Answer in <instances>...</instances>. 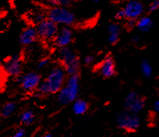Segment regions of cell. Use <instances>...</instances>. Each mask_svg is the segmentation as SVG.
Wrapping results in <instances>:
<instances>
[{
    "instance_id": "cell-30",
    "label": "cell",
    "mask_w": 159,
    "mask_h": 137,
    "mask_svg": "<svg viewBox=\"0 0 159 137\" xmlns=\"http://www.w3.org/2000/svg\"><path fill=\"white\" fill-rule=\"evenodd\" d=\"M153 108L154 110H155V112H159V101L158 100H157V101H155V103H154L153 104Z\"/></svg>"
},
{
    "instance_id": "cell-16",
    "label": "cell",
    "mask_w": 159,
    "mask_h": 137,
    "mask_svg": "<svg viewBox=\"0 0 159 137\" xmlns=\"http://www.w3.org/2000/svg\"><path fill=\"white\" fill-rule=\"evenodd\" d=\"M73 102L74 103L72 105V111L77 115L84 114L89 109V104L85 100L77 99Z\"/></svg>"
},
{
    "instance_id": "cell-23",
    "label": "cell",
    "mask_w": 159,
    "mask_h": 137,
    "mask_svg": "<svg viewBox=\"0 0 159 137\" xmlns=\"http://www.w3.org/2000/svg\"><path fill=\"white\" fill-rule=\"evenodd\" d=\"M159 7V1L158 0H152L148 7V13H153L157 11Z\"/></svg>"
},
{
    "instance_id": "cell-29",
    "label": "cell",
    "mask_w": 159,
    "mask_h": 137,
    "mask_svg": "<svg viewBox=\"0 0 159 137\" xmlns=\"http://www.w3.org/2000/svg\"><path fill=\"white\" fill-rule=\"evenodd\" d=\"M131 42H132V44L137 45L140 42V38L138 36H134V37L131 38Z\"/></svg>"
},
{
    "instance_id": "cell-9",
    "label": "cell",
    "mask_w": 159,
    "mask_h": 137,
    "mask_svg": "<svg viewBox=\"0 0 159 137\" xmlns=\"http://www.w3.org/2000/svg\"><path fill=\"white\" fill-rule=\"evenodd\" d=\"M122 9L125 20H137L144 13L145 6L140 0H130Z\"/></svg>"
},
{
    "instance_id": "cell-4",
    "label": "cell",
    "mask_w": 159,
    "mask_h": 137,
    "mask_svg": "<svg viewBox=\"0 0 159 137\" xmlns=\"http://www.w3.org/2000/svg\"><path fill=\"white\" fill-rule=\"evenodd\" d=\"M46 17L57 24L70 26L75 22V15L65 7H52L46 13Z\"/></svg>"
},
{
    "instance_id": "cell-21",
    "label": "cell",
    "mask_w": 159,
    "mask_h": 137,
    "mask_svg": "<svg viewBox=\"0 0 159 137\" xmlns=\"http://www.w3.org/2000/svg\"><path fill=\"white\" fill-rule=\"evenodd\" d=\"M46 18L47 17H46V13H44V12H36V13H34L32 15L31 20L33 23L37 25L38 24H40L41 22L45 20Z\"/></svg>"
},
{
    "instance_id": "cell-17",
    "label": "cell",
    "mask_w": 159,
    "mask_h": 137,
    "mask_svg": "<svg viewBox=\"0 0 159 137\" xmlns=\"http://www.w3.org/2000/svg\"><path fill=\"white\" fill-rule=\"evenodd\" d=\"M15 108H16V104L14 102H8L6 103L5 104L3 105L2 108H1V111H0V114L3 118H8L11 114H13V113L15 111Z\"/></svg>"
},
{
    "instance_id": "cell-10",
    "label": "cell",
    "mask_w": 159,
    "mask_h": 137,
    "mask_svg": "<svg viewBox=\"0 0 159 137\" xmlns=\"http://www.w3.org/2000/svg\"><path fill=\"white\" fill-rule=\"evenodd\" d=\"M22 61L23 59L20 55H15L9 56L5 60V70L7 75L18 78L22 73Z\"/></svg>"
},
{
    "instance_id": "cell-14",
    "label": "cell",
    "mask_w": 159,
    "mask_h": 137,
    "mask_svg": "<svg viewBox=\"0 0 159 137\" xmlns=\"http://www.w3.org/2000/svg\"><path fill=\"white\" fill-rule=\"evenodd\" d=\"M108 41L112 46H115L120 41V26L117 23L110 24L108 28Z\"/></svg>"
},
{
    "instance_id": "cell-32",
    "label": "cell",
    "mask_w": 159,
    "mask_h": 137,
    "mask_svg": "<svg viewBox=\"0 0 159 137\" xmlns=\"http://www.w3.org/2000/svg\"><path fill=\"white\" fill-rule=\"evenodd\" d=\"M90 1H92V2H94V3H97V2H99L100 0H90Z\"/></svg>"
},
{
    "instance_id": "cell-7",
    "label": "cell",
    "mask_w": 159,
    "mask_h": 137,
    "mask_svg": "<svg viewBox=\"0 0 159 137\" xmlns=\"http://www.w3.org/2000/svg\"><path fill=\"white\" fill-rule=\"evenodd\" d=\"M146 104V99L144 96L135 91L130 92L125 99L124 105L126 111L137 114L142 111Z\"/></svg>"
},
{
    "instance_id": "cell-24",
    "label": "cell",
    "mask_w": 159,
    "mask_h": 137,
    "mask_svg": "<svg viewBox=\"0 0 159 137\" xmlns=\"http://www.w3.org/2000/svg\"><path fill=\"white\" fill-rule=\"evenodd\" d=\"M49 61H50V59L47 58V57L41 59L40 61H38V64H37L38 69H42V68H44V67H46L47 65L49 64Z\"/></svg>"
},
{
    "instance_id": "cell-18",
    "label": "cell",
    "mask_w": 159,
    "mask_h": 137,
    "mask_svg": "<svg viewBox=\"0 0 159 137\" xmlns=\"http://www.w3.org/2000/svg\"><path fill=\"white\" fill-rule=\"evenodd\" d=\"M20 122L24 125H26V126L30 125L35 120V114L32 110L24 111L20 117Z\"/></svg>"
},
{
    "instance_id": "cell-12",
    "label": "cell",
    "mask_w": 159,
    "mask_h": 137,
    "mask_svg": "<svg viewBox=\"0 0 159 137\" xmlns=\"http://www.w3.org/2000/svg\"><path fill=\"white\" fill-rule=\"evenodd\" d=\"M73 41V33L68 26H63L58 30L57 34L52 40L56 46L59 48L68 46Z\"/></svg>"
},
{
    "instance_id": "cell-13",
    "label": "cell",
    "mask_w": 159,
    "mask_h": 137,
    "mask_svg": "<svg viewBox=\"0 0 159 137\" xmlns=\"http://www.w3.org/2000/svg\"><path fill=\"white\" fill-rule=\"evenodd\" d=\"M38 39L36 29L34 27H28L24 29L19 36V41L22 46H30L35 43Z\"/></svg>"
},
{
    "instance_id": "cell-15",
    "label": "cell",
    "mask_w": 159,
    "mask_h": 137,
    "mask_svg": "<svg viewBox=\"0 0 159 137\" xmlns=\"http://www.w3.org/2000/svg\"><path fill=\"white\" fill-rule=\"evenodd\" d=\"M153 26L152 19L148 15L139 17L136 21V27L142 33L148 32Z\"/></svg>"
},
{
    "instance_id": "cell-20",
    "label": "cell",
    "mask_w": 159,
    "mask_h": 137,
    "mask_svg": "<svg viewBox=\"0 0 159 137\" xmlns=\"http://www.w3.org/2000/svg\"><path fill=\"white\" fill-rule=\"evenodd\" d=\"M52 7H67L71 4V0H46Z\"/></svg>"
},
{
    "instance_id": "cell-31",
    "label": "cell",
    "mask_w": 159,
    "mask_h": 137,
    "mask_svg": "<svg viewBox=\"0 0 159 137\" xmlns=\"http://www.w3.org/2000/svg\"><path fill=\"white\" fill-rule=\"evenodd\" d=\"M41 137H52V135L51 134H49V133H47V134L43 135H42V136H41Z\"/></svg>"
},
{
    "instance_id": "cell-19",
    "label": "cell",
    "mask_w": 159,
    "mask_h": 137,
    "mask_svg": "<svg viewBox=\"0 0 159 137\" xmlns=\"http://www.w3.org/2000/svg\"><path fill=\"white\" fill-rule=\"evenodd\" d=\"M141 71L145 77L150 78L152 76V67L151 66L150 62L148 60H143L141 62Z\"/></svg>"
},
{
    "instance_id": "cell-5",
    "label": "cell",
    "mask_w": 159,
    "mask_h": 137,
    "mask_svg": "<svg viewBox=\"0 0 159 137\" xmlns=\"http://www.w3.org/2000/svg\"><path fill=\"white\" fill-rule=\"evenodd\" d=\"M141 120L136 114L128 111L119 114L117 118V126L120 129L126 132H135L139 128Z\"/></svg>"
},
{
    "instance_id": "cell-27",
    "label": "cell",
    "mask_w": 159,
    "mask_h": 137,
    "mask_svg": "<svg viewBox=\"0 0 159 137\" xmlns=\"http://www.w3.org/2000/svg\"><path fill=\"white\" fill-rule=\"evenodd\" d=\"M94 61V57L91 55H88L84 60V64L87 65V66H89V65H92Z\"/></svg>"
},
{
    "instance_id": "cell-28",
    "label": "cell",
    "mask_w": 159,
    "mask_h": 137,
    "mask_svg": "<svg viewBox=\"0 0 159 137\" xmlns=\"http://www.w3.org/2000/svg\"><path fill=\"white\" fill-rule=\"evenodd\" d=\"M25 135V130L24 129H19L17 131L15 132L13 137H24Z\"/></svg>"
},
{
    "instance_id": "cell-1",
    "label": "cell",
    "mask_w": 159,
    "mask_h": 137,
    "mask_svg": "<svg viewBox=\"0 0 159 137\" xmlns=\"http://www.w3.org/2000/svg\"><path fill=\"white\" fill-rule=\"evenodd\" d=\"M67 73L61 65L53 67L44 81H41L34 93L36 96L41 97L57 93L67 80Z\"/></svg>"
},
{
    "instance_id": "cell-26",
    "label": "cell",
    "mask_w": 159,
    "mask_h": 137,
    "mask_svg": "<svg viewBox=\"0 0 159 137\" xmlns=\"http://www.w3.org/2000/svg\"><path fill=\"white\" fill-rule=\"evenodd\" d=\"M115 19L117 20H125L124 11H123V9H119L118 11L116 12V15H115Z\"/></svg>"
},
{
    "instance_id": "cell-8",
    "label": "cell",
    "mask_w": 159,
    "mask_h": 137,
    "mask_svg": "<svg viewBox=\"0 0 159 137\" xmlns=\"http://www.w3.org/2000/svg\"><path fill=\"white\" fill-rule=\"evenodd\" d=\"M21 88L25 93H34L41 82V76L37 72H30L18 77Z\"/></svg>"
},
{
    "instance_id": "cell-6",
    "label": "cell",
    "mask_w": 159,
    "mask_h": 137,
    "mask_svg": "<svg viewBox=\"0 0 159 137\" xmlns=\"http://www.w3.org/2000/svg\"><path fill=\"white\" fill-rule=\"evenodd\" d=\"M35 29L37 31L38 38L46 41H52L59 30L58 24L50 20L47 18L45 20L38 24Z\"/></svg>"
},
{
    "instance_id": "cell-2",
    "label": "cell",
    "mask_w": 159,
    "mask_h": 137,
    "mask_svg": "<svg viewBox=\"0 0 159 137\" xmlns=\"http://www.w3.org/2000/svg\"><path fill=\"white\" fill-rule=\"evenodd\" d=\"M79 73L70 75L65 84L58 92V103L61 105L68 104L78 99L79 93Z\"/></svg>"
},
{
    "instance_id": "cell-22",
    "label": "cell",
    "mask_w": 159,
    "mask_h": 137,
    "mask_svg": "<svg viewBox=\"0 0 159 137\" xmlns=\"http://www.w3.org/2000/svg\"><path fill=\"white\" fill-rule=\"evenodd\" d=\"M6 77H7V73L4 70V67L0 65V90L4 86V83L6 82Z\"/></svg>"
},
{
    "instance_id": "cell-25",
    "label": "cell",
    "mask_w": 159,
    "mask_h": 137,
    "mask_svg": "<svg viewBox=\"0 0 159 137\" xmlns=\"http://www.w3.org/2000/svg\"><path fill=\"white\" fill-rule=\"evenodd\" d=\"M136 20H126L125 22V28L127 29H132L136 27Z\"/></svg>"
},
{
    "instance_id": "cell-3",
    "label": "cell",
    "mask_w": 159,
    "mask_h": 137,
    "mask_svg": "<svg viewBox=\"0 0 159 137\" xmlns=\"http://www.w3.org/2000/svg\"><path fill=\"white\" fill-rule=\"evenodd\" d=\"M59 64L68 76L78 74L80 71V59L77 53L69 47H62L59 51Z\"/></svg>"
},
{
    "instance_id": "cell-11",
    "label": "cell",
    "mask_w": 159,
    "mask_h": 137,
    "mask_svg": "<svg viewBox=\"0 0 159 137\" xmlns=\"http://www.w3.org/2000/svg\"><path fill=\"white\" fill-rule=\"evenodd\" d=\"M97 68L99 74L104 78H110L116 74V62L113 56L110 54L104 56Z\"/></svg>"
}]
</instances>
